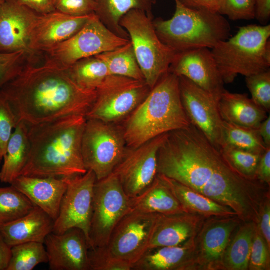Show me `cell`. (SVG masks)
<instances>
[{
  "label": "cell",
  "instance_id": "obj_1",
  "mask_svg": "<svg viewBox=\"0 0 270 270\" xmlns=\"http://www.w3.org/2000/svg\"><path fill=\"white\" fill-rule=\"evenodd\" d=\"M158 174L232 209L242 222L257 221L269 187L238 172L197 127L168 133L158 154Z\"/></svg>",
  "mask_w": 270,
  "mask_h": 270
},
{
  "label": "cell",
  "instance_id": "obj_2",
  "mask_svg": "<svg viewBox=\"0 0 270 270\" xmlns=\"http://www.w3.org/2000/svg\"><path fill=\"white\" fill-rule=\"evenodd\" d=\"M17 120L28 126L69 116H86L96 90L78 86L65 70L30 62L0 90Z\"/></svg>",
  "mask_w": 270,
  "mask_h": 270
},
{
  "label": "cell",
  "instance_id": "obj_3",
  "mask_svg": "<svg viewBox=\"0 0 270 270\" xmlns=\"http://www.w3.org/2000/svg\"><path fill=\"white\" fill-rule=\"evenodd\" d=\"M86 116H69L28 126L30 152L20 176L64 178L86 174L82 142Z\"/></svg>",
  "mask_w": 270,
  "mask_h": 270
},
{
  "label": "cell",
  "instance_id": "obj_4",
  "mask_svg": "<svg viewBox=\"0 0 270 270\" xmlns=\"http://www.w3.org/2000/svg\"><path fill=\"white\" fill-rule=\"evenodd\" d=\"M190 124L182 103L178 77L168 72L130 114L122 132L126 146L134 148Z\"/></svg>",
  "mask_w": 270,
  "mask_h": 270
},
{
  "label": "cell",
  "instance_id": "obj_5",
  "mask_svg": "<svg viewBox=\"0 0 270 270\" xmlns=\"http://www.w3.org/2000/svg\"><path fill=\"white\" fill-rule=\"evenodd\" d=\"M174 2L173 16L168 20L154 19L153 24L161 42L176 54L200 48L212 50L230 37V26L224 16Z\"/></svg>",
  "mask_w": 270,
  "mask_h": 270
},
{
  "label": "cell",
  "instance_id": "obj_6",
  "mask_svg": "<svg viewBox=\"0 0 270 270\" xmlns=\"http://www.w3.org/2000/svg\"><path fill=\"white\" fill-rule=\"evenodd\" d=\"M270 24L248 25L211 50L224 84L270 70Z\"/></svg>",
  "mask_w": 270,
  "mask_h": 270
},
{
  "label": "cell",
  "instance_id": "obj_7",
  "mask_svg": "<svg viewBox=\"0 0 270 270\" xmlns=\"http://www.w3.org/2000/svg\"><path fill=\"white\" fill-rule=\"evenodd\" d=\"M153 20V15L133 10L120 22L129 35L144 80L151 90L168 72L176 54L158 38Z\"/></svg>",
  "mask_w": 270,
  "mask_h": 270
},
{
  "label": "cell",
  "instance_id": "obj_8",
  "mask_svg": "<svg viewBox=\"0 0 270 270\" xmlns=\"http://www.w3.org/2000/svg\"><path fill=\"white\" fill-rule=\"evenodd\" d=\"M130 42L110 31L93 14L74 35L44 52L43 64L64 70L80 60L114 50Z\"/></svg>",
  "mask_w": 270,
  "mask_h": 270
},
{
  "label": "cell",
  "instance_id": "obj_9",
  "mask_svg": "<svg viewBox=\"0 0 270 270\" xmlns=\"http://www.w3.org/2000/svg\"><path fill=\"white\" fill-rule=\"evenodd\" d=\"M123 132L112 125L94 119H86L82 142L84 166L95 174L96 180L110 174L127 150Z\"/></svg>",
  "mask_w": 270,
  "mask_h": 270
},
{
  "label": "cell",
  "instance_id": "obj_10",
  "mask_svg": "<svg viewBox=\"0 0 270 270\" xmlns=\"http://www.w3.org/2000/svg\"><path fill=\"white\" fill-rule=\"evenodd\" d=\"M150 90L144 80L109 75L96 90V100L86 117L110 124L120 121L130 115Z\"/></svg>",
  "mask_w": 270,
  "mask_h": 270
},
{
  "label": "cell",
  "instance_id": "obj_11",
  "mask_svg": "<svg viewBox=\"0 0 270 270\" xmlns=\"http://www.w3.org/2000/svg\"><path fill=\"white\" fill-rule=\"evenodd\" d=\"M131 210L130 198L114 174L96 180L90 230V248L106 246L114 228Z\"/></svg>",
  "mask_w": 270,
  "mask_h": 270
},
{
  "label": "cell",
  "instance_id": "obj_12",
  "mask_svg": "<svg viewBox=\"0 0 270 270\" xmlns=\"http://www.w3.org/2000/svg\"><path fill=\"white\" fill-rule=\"evenodd\" d=\"M64 178L67 188L52 232L62 234L70 228H80L85 234L90 248V230L96 176L92 171L88 170L84 174Z\"/></svg>",
  "mask_w": 270,
  "mask_h": 270
},
{
  "label": "cell",
  "instance_id": "obj_13",
  "mask_svg": "<svg viewBox=\"0 0 270 270\" xmlns=\"http://www.w3.org/2000/svg\"><path fill=\"white\" fill-rule=\"evenodd\" d=\"M158 214L131 210L114 228L106 248L134 266L148 250Z\"/></svg>",
  "mask_w": 270,
  "mask_h": 270
},
{
  "label": "cell",
  "instance_id": "obj_14",
  "mask_svg": "<svg viewBox=\"0 0 270 270\" xmlns=\"http://www.w3.org/2000/svg\"><path fill=\"white\" fill-rule=\"evenodd\" d=\"M182 103L190 123L220 150L224 120L218 102L220 96L202 88L184 76H178Z\"/></svg>",
  "mask_w": 270,
  "mask_h": 270
},
{
  "label": "cell",
  "instance_id": "obj_15",
  "mask_svg": "<svg viewBox=\"0 0 270 270\" xmlns=\"http://www.w3.org/2000/svg\"><path fill=\"white\" fill-rule=\"evenodd\" d=\"M167 134L159 136L136 148L127 150L113 171L130 198L140 194L156 177L158 152Z\"/></svg>",
  "mask_w": 270,
  "mask_h": 270
},
{
  "label": "cell",
  "instance_id": "obj_16",
  "mask_svg": "<svg viewBox=\"0 0 270 270\" xmlns=\"http://www.w3.org/2000/svg\"><path fill=\"white\" fill-rule=\"evenodd\" d=\"M242 222L237 216L204 220L194 238L197 270H223L226 250Z\"/></svg>",
  "mask_w": 270,
  "mask_h": 270
},
{
  "label": "cell",
  "instance_id": "obj_17",
  "mask_svg": "<svg viewBox=\"0 0 270 270\" xmlns=\"http://www.w3.org/2000/svg\"><path fill=\"white\" fill-rule=\"evenodd\" d=\"M168 72L184 76L210 94L220 96L224 82L211 49L200 48L176 54Z\"/></svg>",
  "mask_w": 270,
  "mask_h": 270
},
{
  "label": "cell",
  "instance_id": "obj_18",
  "mask_svg": "<svg viewBox=\"0 0 270 270\" xmlns=\"http://www.w3.org/2000/svg\"><path fill=\"white\" fill-rule=\"evenodd\" d=\"M38 14L16 0L0 4V52L24 51L39 56L30 48V34Z\"/></svg>",
  "mask_w": 270,
  "mask_h": 270
},
{
  "label": "cell",
  "instance_id": "obj_19",
  "mask_svg": "<svg viewBox=\"0 0 270 270\" xmlns=\"http://www.w3.org/2000/svg\"><path fill=\"white\" fill-rule=\"evenodd\" d=\"M44 244L50 270H90V246L84 232L70 228L62 234L51 232Z\"/></svg>",
  "mask_w": 270,
  "mask_h": 270
},
{
  "label": "cell",
  "instance_id": "obj_20",
  "mask_svg": "<svg viewBox=\"0 0 270 270\" xmlns=\"http://www.w3.org/2000/svg\"><path fill=\"white\" fill-rule=\"evenodd\" d=\"M92 14L74 16L56 10L38 14L30 34V50L35 54L42 56L45 52L77 33Z\"/></svg>",
  "mask_w": 270,
  "mask_h": 270
},
{
  "label": "cell",
  "instance_id": "obj_21",
  "mask_svg": "<svg viewBox=\"0 0 270 270\" xmlns=\"http://www.w3.org/2000/svg\"><path fill=\"white\" fill-rule=\"evenodd\" d=\"M10 185L56 220L67 188L64 178H42L20 176Z\"/></svg>",
  "mask_w": 270,
  "mask_h": 270
},
{
  "label": "cell",
  "instance_id": "obj_22",
  "mask_svg": "<svg viewBox=\"0 0 270 270\" xmlns=\"http://www.w3.org/2000/svg\"><path fill=\"white\" fill-rule=\"evenodd\" d=\"M204 220L198 215L186 212L158 214L148 250L183 244L196 234Z\"/></svg>",
  "mask_w": 270,
  "mask_h": 270
},
{
  "label": "cell",
  "instance_id": "obj_23",
  "mask_svg": "<svg viewBox=\"0 0 270 270\" xmlns=\"http://www.w3.org/2000/svg\"><path fill=\"white\" fill-rule=\"evenodd\" d=\"M195 236L177 246L148 250L134 265V270H197L195 260Z\"/></svg>",
  "mask_w": 270,
  "mask_h": 270
},
{
  "label": "cell",
  "instance_id": "obj_24",
  "mask_svg": "<svg viewBox=\"0 0 270 270\" xmlns=\"http://www.w3.org/2000/svg\"><path fill=\"white\" fill-rule=\"evenodd\" d=\"M54 220L39 207L22 217L0 226V234L12 248L20 244L38 242L44 244L52 232Z\"/></svg>",
  "mask_w": 270,
  "mask_h": 270
},
{
  "label": "cell",
  "instance_id": "obj_25",
  "mask_svg": "<svg viewBox=\"0 0 270 270\" xmlns=\"http://www.w3.org/2000/svg\"><path fill=\"white\" fill-rule=\"evenodd\" d=\"M130 206L132 210L148 214L186 212L170 186L158 174L140 194L130 198Z\"/></svg>",
  "mask_w": 270,
  "mask_h": 270
},
{
  "label": "cell",
  "instance_id": "obj_26",
  "mask_svg": "<svg viewBox=\"0 0 270 270\" xmlns=\"http://www.w3.org/2000/svg\"><path fill=\"white\" fill-rule=\"evenodd\" d=\"M218 108L224 121L251 128L257 129L268 116L247 94L232 93L226 89L220 96Z\"/></svg>",
  "mask_w": 270,
  "mask_h": 270
},
{
  "label": "cell",
  "instance_id": "obj_27",
  "mask_svg": "<svg viewBox=\"0 0 270 270\" xmlns=\"http://www.w3.org/2000/svg\"><path fill=\"white\" fill-rule=\"evenodd\" d=\"M160 175L170 186L186 212L198 215L205 219L237 216L230 208L216 202L174 180Z\"/></svg>",
  "mask_w": 270,
  "mask_h": 270
},
{
  "label": "cell",
  "instance_id": "obj_28",
  "mask_svg": "<svg viewBox=\"0 0 270 270\" xmlns=\"http://www.w3.org/2000/svg\"><path fill=\"white\" fill-rule=\"evenodd\" d=\"M156 0H96L94 14L102 22L117 36L130 40L129 35L120 22L122 17L133 10L153 15Z\"/></svg>",
  "mask_w": 270,
  "mask_h": 270
},
{
  "label": "cell",
  "instance_id": "obj_29",
  "mask_svg": "<svg viewBox=\"0 0 270 270\" xmlns=\"http://www.w3.org/2000/svg\"><path fill=\"white\" fill-rule=\"evenodd\" d=\"M28 127L20 122L14 128L4 155L0 171V181L11 184L20 176L28 160L30 152Z\"/></svg>",
  "mask_w": 270,
  "mask_h": 270
},
{
  "label": "cell",
  "instance_id": "obj_30",
  "mask_svg": "<svg viewBox=\"0 0 270 270\" xmlns=\"http://www.w3.org/2000/svg\"><path fill=\"white\" fill-rule=\"evenodd\" d=\"M256 226L254 222H248L238 226L226 250L223 270H248Z\"/></svg>",
  "mask_w": 270,
  "mask_h": 270
},
{
  "label": "cell",
  "instance_id": "obj_31",
  "mask_svg": "<svg viewBox=\"0 0 270 270\" xmlns=\"http://www.w3.org/2000/svg\"><path fill=\"white\" fill-rule=\"evenodd\" d=\"M80 88L96 90L110 74L106 64L96 55L80 60L64 70Z\"/></svg>",
  "mask_w": 270,
  "mask_h": 270
},
{
  "label": "cell",
  "instance_id": "obj_32",
  "mask_svg": "<svg viewBox=\"0 0 270 270\" xmlns=\"http://www.w3.org/2000/svg\"><path fill=\"white\" fill-rule=\"evenodd\" d=\"M96 56L106 64L110 75L144 80L130 41L116 49Z\"/></svg>",
  "mask_w": 270,
  "mask_h": 270
},
{
  "label": "cell",
  "instance_id": "obj_33",
  "mask_svg": "<svg viewBox=\"0 0 270 270\" xmlns=\"http://www.w3.org/2000/svg\"><path fill=\"white\" fill-rule=\"evenodd\" d=\"M229 146L262 154L267 146L257 129L237 126L224 121L221 148Z\"/></svg>",
  "mask_w": 270,
  "mask_h": 270
},
{
  "label": "cell",
  "instance_id": "obj_34",
  "mask_svg": "<svg viewBox=\"0 0 270 270\" xmlns=\"http://www.w3.org/2000/svg\"><path fill=\"white\" fill-rule=\"evenodd\" d=\"M36 206L12 186L0 188V226L22 217Z\"/></svg>",
  "mask_w": 270,
  "mask_h": 270
},
{
  "label": "cell",
  "instance_id": "obj_35",
  "mask_svg": "<svg viewBox=\"0 0 270 270\" xmlns=\"http://www.w3.org/2000/svg\"><path fill=\"white\" fill-rule=\"evenodd\" d=\"M12 258L7 270H32L38 265L48 262L44 244L30 242L12 248Z\"/></svg>",
  "mask_w": 270,
  "mask_h": 270
},
{
  "label": "cell",
  "instance_id": "obj_36",
  "mask_svg": "<svg viewBox=\"0 0 270 270\" xmlns=\"http://www.w3.org/2000/svg\"><path fill=\"white\" fill-rule=\"evenodd\" d=\"M39 58L24 51L0 52V90L16 78L30 62H36Z\"/></svg>",
  "mask_w": 270,
  "mask_h": 270
},
{
  "label": "cell",
  "instance_id": "obj_37",
  "mask_svg": "<svg viewBox=\"0 0 270 270\" xmlns=\"http://www.w3.org/2000/svg\"><path fill=\"white\" fill-rule=\"evenodd\" d=\"M220 150L238 172L248 178L256 180V171L262 154L229 146H223Z\"/></svg>",
  "mask_w": 270,
  "mask_h": 270
},
{
  "label": "cell",
  "instance_id": "obj_38",
  "mask_svg": "<svg viewBox=\"0 0 270 270\" xmlns=\"http://www.w3.org/2000/svg\"><path fill=\"white\" fill-rule=\"evenodd\" d=\"M252 100L267 113L270 110V70L246 77Z\"/></svg>",
  "mask_w": 270,
  "mask_h": 270
},
{
  "label": "cell",
  "instance_id": "obj_39",
  "mask_svg": "<svg viewBox=\"0 0 270 270\" xmlns=\"http://www.w3.org/2000/svg\"><path fill=\"white\" fill-rule=\"evenodd\" d=\"M90 270H130L133 266L111 254L106 246L90 248Z\"/></svg>",
  "mask_w": 270,
  "mask_h": 270
},
{
  "label": "cell",
  "instance_id": "obj_40",
  "mask_svg": "<svg viewBox=\"0 0 270 270\" xmlns=\"http://www.w3.org/2000/svg\"><path fill=\"white\" fill-rule=\"evenodd\" d=\"M217 12L232 20H253L254 0H219Z\"/></svg>",
  "mask_w": 270,
  "mask_h": 270
},
{
  "label": "cell",
  "instance_id": "obj_41",
  "mask_svg": "<svg viewBox=\"0 0 270 270\" xmlns=\"http://www.w3.org/2000/svg\"><path fill=\"white\" fill-rule=\"evenodd\" d=\"M17 125L16 117L10 105L0 95V164L3 160L12 130Z\"/></svg>",
  "mask_w": 270,
  "mask_h": 270
},
{
  "label": "cell",
  "instance_id": "obj_42",
  "mask_svg": "<svg viewBox=\"0 0 270 270\" xmlns=\"http://www.w3.org/2000/svg\"><path fill=\"white\" fill-rule=\"evenodd\" d=\"M270 248L256 226L248 270H269Z\"/></svg>",
  "mask_w": 270,
  "mask_h": 270
},
{
  "label": "cell",
  "instance_id": "obj_43",
  "mask_svg": "<svg viewBox=\"0 0 270 270\" xmlns=\"http://www.w3.org/2000/svg\"><path fill=\"white\" fill-rule=\"evenodd\" d=\"M56 10L74 16L94 14L96 0H54Z\"/></svg>",
  "mask_w": 270,
  "mask_h": 270
},
{
  "label": "cell",
  "instance_id": "obj_44",
  "mask_svg": "<svg viewBox=\"0 0 270 270\" xmlns=\"http://www.w3.org/2000/svg\"><path fill=\"white\" fill-rule=\"evenodd\" d=\"M256 228L270 248V195L265 196L259 210Z\"/></svg>",
  "mask_w": 270,
  "mask_h": 270
},
{
  "label": "cell",
  "instance_id": "obj_45",
  "mask_svg": "<svg viewBox=\"0 0 270 270\" xmlns=\"http://www.w3.org/2000/svg\"><path fill=\"white\" fill-rule=\"evenodd\" d=\"M256 178L261 182L270 185V146L260 156L256 171Z\"/></svg>",
  "mask_w": 270,
  "mask_h": 270
},
{
  "label": "cell",
  "instance_id": "obj_46",
  "mask_svg": "<svg viewBox=\"0 0 270 270\" xmlns=\"http://www.w3.org/2000/svg\"><path fill=\"white\" fill-rule=\"evenodd\" d=\"M20 4L40 14H44L56 10L54 0H16Z\"/></svg>",
  "mask_w": 270,
  "mask_h": 270
},
{
  "label": "cell",
  "instance_id": "obj_47",
  "mask_svg": "<svg viewBox=\"0 0 270 270\" xmlns=\"http://www.w3.org/2000/svg\"><path fill=\"white\" fill-rule=\"evenodd\" d=\"M192 9L205 10L217 12L219 0H174Z\"/></svg>",
  "mask_w": 270,
  "mask_h": 270
},
{
  "label": "cell",
  "instance_id": "obj_48",
  "mask_svg": "<svg viewBox=\"0 0 270 270\" xmlns=\"http://www.w3.org/2000/svg\"><path fill=\"white\" fill-rule=\"evenodd\" d=\"M255 18L261 25L268 24L270 19V0H254Z\"/></svg>",
  "mask_w": 270,
  "mask_h": 270
},
{
  "label": "cell",
  "instance_id": "obj_49",
  "mask_svg": "<svg viewBox=\"0 0 270 270\" xmlns=\"http://www.w3.org/2000/svg\"><path fill=\"white\" fill-rule=\"evenodd\" d=\"M12 248L0 234V270H7L12 258Z\"/></svg>",
  "mask_w": 270,
  "mask_h": 270
},
{
  "label": "cell",
  "instance_id": "obj_50",
  "mask_svg": "<svg viewBox=\"0 0 270 270\" xmlns=\"http://www.w3.org/2000/svg\"><path fill=\"white\" fill-rule=\"evenodd\" d=\"M259 134L267 146H270V116H268L257 128Z\"/></svg>",
  "mask_w": 270,
  "mask_h": 270
},
{
  "label": "cell",
  "instance_id": "obj_51",
  "mask_svg": "<svg viewBox=\"0 0 270 270\" xmlns=\"http://www.w3.org/2000/svg\"><path fill=\"white\" fill-rule=\"evenodd\" d=\"M4 0H0V4Z\"/></svg>",
  "mask_w": 270,
  "mask_h": 270
}]
</instances>
